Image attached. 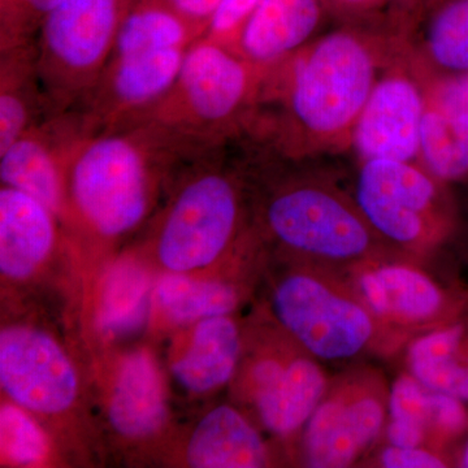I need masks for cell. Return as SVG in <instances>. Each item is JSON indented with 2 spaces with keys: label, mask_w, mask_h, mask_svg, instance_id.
I'll list each match as a JSON object with an SVG mask.
<instances>
[{
  "label": "cell",
  "mask_w": 468,
  "mask_h": 468,
  "mask_svg": "<svg viewBox=\"0 0 468 468\" xmlns=\"http://www.w3.org/2000/svg\"><path fill=\"white\" fill-rule=\"evenodd\" d=\"M165 2L205 36L220 0H165Z\"/></svg>",
  "instance_id": "35"
},
{
  "label": "cell",
  "mask_w": 468,
  "mask_h": 468,
  "mask_svg": "<svg viewBox=\"0 0 468 468\" xmlns=\"http://www.w3.org/2000/svg\"><path fill=\"white\" fill-rule=\"evenodd\" d=\"M0 441L3 462L17 467H37L48 455V436L16 403H3L0 410Z\"/></svg>",
  "instance_id": "29"
},
{
  "label": "cell",
  "mask_w": 468,
  "mask_h": 468,
  "mask_svg": "<svg viewBox=\"0 0 468 468\" xmlns=\"http://www.w3.org/2000/svg\"><path fill=\"white\" fill-rule=\"evenodd\" d=\"M387 436L397 448H419L431 426V392L414 377L399 378L389 397Z\"/></svg>",
  "instance_id": "28"
},
{
  "label": "cell",
  "mask_w": 468,
  "mask_h": 468,
  "mask_svg": "<svg viewBox=\"0 0 468 468\" xmlns=\"http://www.w3.org/2000/svg\"><path fill=\"white\" fill-rule=\"evenodd\" d=\"M241 218L236 181L218 165H199L169 203L156 236V255L168 272L189 273L217 261Z\"/></svg>",
  "instance_id": "5"
},
{
  "label": "cell",
  "mask_w": 468,
  "mask_h": 468,
  "mask_svg": "<svg viewBox=\"0 0 468 468\" xmlns=\"http://www.w3.org/2000/svg\"><path fill=\"white\" fill-rule=\"evenodd\" d=\"M272 307L280 324L311 356L320 359L356 356L374 332L367 310L303 273L285 277L276 286Z\"/></svg>",
  "instance_id": "8"
},
{
  "label": "cell",
  "mask_w": 468,
  "mask_h": 468,
  "mask_svg": "<svg viewBox=\"0 0 468 468\" xmlns=\"http://www.w3.org/2000/svg\"><path fill=\"white\" fill-rule=\"evenodd\" d=\"M155 301L169 320L186 324L229 315L239 303V294L226 282L169 272L156 282Z\"/></svg>",
  "instance_id": "26"
},
{
  "label": "cell",
  "mask_w": 468,
  "mask_h": 468,
  "mask_svg": "<svg viewBox=\"0 0 468 468\" xmlns=\"http://www.w3.org/2000/svg\"><path fill=\"white\" fill-rule=\"evenodd\" d=\"M260 3L261 0H220L203 37L234 51L243 27Z\"/></svg>",
  "instance_id": "31"
},
{
  "label": "cell",
  "mask_w": 468,
  "mask_h": 468,
  "mask_svg": "<svg viewBox=\"0 0 468 468\" xmlns=\"http://www.w3.org/2000/svg\"><path fill=\"white\" fill-rule=\"evenodd\" d=\"M186 462L197 468L264 467L267 448L241 412L221 405L208 411L194 428L186 446Z\"/></svg>",
  "instance_id": "20"
},
{
  "label": "cell",
  "mask_w": 468,
  "mask_h": 468,
  "mask_svg": "<svg viewBox=\"0 0 468 468\" xmlns=\"http://www.w3.org/2000/svg\"><path fill=\"white\" fill-rule=\"evenodd\" d=\"M241 338L228 315L197 323L189 345L171 371L187 392L205 394L217 390L233 378L239 363Z\"/></svg>",
  "instance_id": "21"
},
{
  "label": "cell",
  "mask_w": 468,
  "mask_h": 468,
  "mask_svg": "<svg viewBox=\"0 0 468 468\" xmlns=\"http://www.w3.org/2000/svg\"><path fill=\"white\" fill-rule=\"evenodd\" d=\"M124 261L113 268L104 282L100 309L101 328L126 335L143 325L149 304V279L143 268Z\"/></svg>",
  "instance_id": "27"
},
{
  "label": "cell",
  "mask_w": 468,
  "mask_h": 468,
  "mask_svg": "<svg viewBox=\"0 0 468 468\" xmlns=\"http://www.w3.org/2000/svg\"><path fill=\"white\" fill-rule=\"evenodd\" d=\"M249 384L261 423L277 436L292 435L304 426L326 388L322 368L304 356L261 359Z\"/></svg>",
  "instance_id": "14"
},
{
  "label": "cell",
  "mask_w": 468,
  "mask_h": 468,
  "mask_svg": "<svg viewBox=\"0 0 468 468\" xmlns=\"http://www.w3.org/2000/svg\"><path fill=\"white\" fill-rule=\"evenodd\" d=\"M162 375L147 351L129 354L122 365L109 403V420L120 436L143 440L155 435L167 420Z\"/></svg>",
  "instance_id": "17"
},
{
  "label": "cell",
  "mask_w": 468,
  "mask_h": 468,
  "mask_svg": "<svg viewBox=\"0 0 468 468\" xmlns=\"http://www.w3.org/2000/svg\"><path fill=\"white\" fill-rule=\"evenodd\" d=\"M202 154L144 119L84 134L68 156L67 214L101 239L125 236L149 214L168 169Z\"/></svg>",
  "instance_id": "2"
},
{
  "label": "cell",
  "mask_w": 468,
  "mask_h": 468,
  "mask_svg": "<svg viewBox=\"0 0 468 468\" xmlns=\"http://www.w3.org/2000/svg\"><path fill=\"white\" fill-rule=\"evenodd\" d=\"M0 384L12 402L42 415L66 412L80 390L66 350L48 332L27 325L2 329Z\"/></svg>",
  "instance_id": "10"
},
{
  "label": "cell",
  "mask_w": 468,
  "mask_h": 468,
  "mask_svg": "<svg viewBox=\"0 0 468 468\" xmlns=\"http://www.w3.org/2000/svg\"><path fill=\"white\" fill-rule=\"evenodd\" d=\"M187 48L111 55L75 113L86 134L128 124L149 112L177 79Z\"/></svg>",
  "instance_id": "9"
},
{
  "label": "cell",
  "mask_w": 468,
  "mask_h": 468,
  "mask_svg": "<svg viewBox=\"0 0 468 468\" xmlns=\"http://www.w3.org/2000/svg\"><path fill=\"white\" fill-rule=\"evenodd\" d=\"M264 220L280 242L323 260H354L372 242V228L358 206L315 184L280 189L267 202Z\"/></svg>",
  "instance_id": "7"
},
{
  "label": "cell",
  "mask_w": 468,
  "mask_h": 468,
  "mask_svg": "<svg viewBox=\"0 0 468 468\" xmlns=\"http://www.w3.org/2000/svg\"><path fill=\"white\" fill-rule=\"evenodd\" d=\"M384 418V405L377 394L353 387L320 402L306 423L307 464L350 466L381 432Z\"/></svg>",
  "instance_id": "13"
},
{
  "label": "cell",
  "mask_w": 468,
  "mask_h": 468,
  "mask_svg": "<svg viewBox=\"0 0 468 468\" xmlns=\"http://www.w3.org/2000/svg\"><path fill=\"white\" fill-rule=\"evenodd\" d=\"M431 392V426L443 439L460 436L468 430L467 403L440 392Z\"/></svg>",
  "instance_id": "32"
},
{
  "label": "cell",
  "mask_w": 468,
  "mask_h": 468,
  "mask_svg": "<svg viewBox=\"0 0 468 468\" xmlns=\"http://www.w3.org/2000/svg\"><path fill=\"white\" fill-rule=\"evenodd\" d=\"M57 215L33 197L0 189V272L14 282L29 279L57 245Z\"/></svg>",
  "instance_id": "16"
},
{
  "label": "cell",
  "mask_w": 468,
  "mask_h": 468,
  "mask_svg": "<svg viewBox=\"0 0 468 468\" xmlns=\"http://www.w3.org/2000/svg\"><path fill=\"white\" fill-rule=\"evenodd\" d=\"M381 464L387 468H442L445 461L420 448H397L390 445L381 454Z\"/></svg>",
  "instance_id": "34"
},
{
  "label": "cell",
  "mask_w": 468,
  "mask_h": 468,
  "mask_svg": "<svg viewBox=\"0 0 468 468\" xmlns=\"http://www.w3.org/2000/svg\"><path fill=\"white\" fill-rule=\"evenodd\" d=\"M137 0H61L36 39L37 70L51 116L70 112L91 90Z\"/></svg>",
  "instance_id": "4"
},
{
  "label": "cell",
  "mask_w": 468,
  "mask_h": 468,
  "mask_svg": "<svg viewBox=\"0 0 468 468\" xmlns=\"http://www.w3.org/2000/svg\"><path fill=\"white\" fill-rule=\"evenodd\" d=\"M270 68L202 37L187 48L167 94L140 119L194 150L217 149L234 132L250 125Z\"/></svg>",
  "instance_id": "3"
},
{
  "label": "cell",
  "mask_w": 468,
  "mask_h": 468,
  "mask_svg": "<svg viewBox=\"0 0 468 468\" xmlns=\"http://www.w3.org/2000/svg\"><path fill=\"white\" fill-rule=\"evenodd\" d=\"M441 181L415 162L365 160L356 205L375 232L401 245L432 239L449 227Z\"/></svg>",
  "instance_id": "6"
},
{
  "label": "cell",
  "mask_w": 468,
  "mask_h": 468,
  "mask_svg": "<svg viewBox=\"0 0 468 468\" xmlns=\"http://www.w3.org/2000/svg\"><path fill=\"white\" fill-rule=\"evenodd\" d=\"M203 34L165 0H137L117 34L113 54L189 48Z\"/></svg>",
  "instance_id": "25"
},
{
  "label": "cell",
  "mask_w": 468,
  "mask_h": 468,
  "mask_svg": "<svg viewBox=\"0 0 468 468\" xmlns=\"http://www.w3.org/2000/svg\"><path fill=\"white\" fill-rule=\"evenodd\" d=\"M408 55L424 82L468 73V0H435Z\"/></svg>",
  "instance_id": "19"
},
{
  "label": "cell",
  "mask_w": 468,
  "mask_h": 468,
  "mask_svg": "<svg viewBox=\"0 0 468 468\" xmlns=\"http://www.w3.org/2000/svg\"><path fill=\"white\" fill-rule=\"evenodd\" d=\"M461 466L468 468V440L464 445L463 452H462Z\"/></svg>",
  "instance_id": "37"
},
{
  "label": "cell",
  "mask_w": 468,
  "mask_h": 468,
  "mask_svg": "<svg viewBox=\"0 0 468 468\" xmlns=\"http://www.w3.org/2000/svg\"><path fill=\"white\" fill-rule=\"evenodd\" d=\"M383 55L374 38L349 27L314 39L271 67L258 107L270 106L272 117L261 133L268 131L285 156L351 146Z\"/></svg>",
  "instance_id": "1"
},
{
  "label": "cell",
  "mask_w": 468,
  "mask_h": 468,
  "mask_svg": "<svg viewBox=\"0 0 468 468\" xmlns=\"http://www.w3.org/2000/svg\"><path fill=\"white\" fill-rule=\"evenodd\" d=\"M427 101L443 109L468 112V73L426 82Z\"/></svg>",
  "instance_id": "33"
},
{
  "label": "cell",
  "mask_w": 468,
  "mask_h": 468,
  "mask_svg": "<svg viewBox=\"0 0 468 468\" xmlns=\"http://www.w3.org/2000/svg\"><path fill=\"white\" fill-rule=\"evenodd\" d=\"M466 324L454 323L418 338L409 350L411 375L428 390L468 405V363L458 354Z\"/></svg>",
  "instance_id": "23"
},
{
  "label": "cell",
  "mask_w": 468,
  "mask_h": 468,
  "mask_svg": "<svg viewBox=\"0 0 468 468\" xmlns=\"http://www.w3.org/2000/svg\"><path fill=\"white\" fill-rule=\"evenodd\" d=\"M85 134L73 112L48 116L0 151V180L33 197L58 218L67 214L66 168L70 149Z\"/></svg>",
  "instance_id": "12"
},
{
  "label": "cell",
  "mask_w": 468,
  "mask_h": 468,
  "mask_svg": "<svg viewBox=\"0 0 468 468\" xmlns=\"http://www.w3.org/2000/svg\"><path fill=\"white\" fill-rule=\"evenodd\" d=\"M0 151L51 116L37 70L34 42L0 51Z\"/></svg>",
  "instance_id": "22"
},
{
  "label": "cell",
  "mask_w": 468,
  "mask_h": 468,
  "mask_svg": "<svg viewBox=\"0 0 468 468\" xmlns=\"http://www.w3.org/2000/svg\"><path fill=\"white\" fill-rule=\"evenodd\" d=\"M426 110V82L414 67L410 63L388 66L360 113L351 146L362 162H417Z\"/></svg>",
  "instance_id": "11"
},
{
  "label": "cell",
  "mask_w": 468,
  "mask_h": 468,
  "mask_svg": "<svg viewBox=\"0 0 468 468\" xmlns=\"http://www.w3.org/2000/svg\"><path fill=\"white\" fill-rule=\"evenodd\" d=\"M360 294L368 309L380 318L399 323H421L451 307L445 292L430 277L403 266H381L366 271L359 279Z\"/></svg>",
  "instance_id": "18"
},
{
  "label": "cell",
  "mask_w": 468,
  "mask_h": 468,
  "mask_svg": "<svg viewBox=\"0 0 468 468\" xmlns=\"http://www.w3.org/2000/svg\"><path fill=\"white\" fill-rule=\"evenodd\" d=\"M418 160L443 184L468 180V112L427 101Z\"/></svg>",
  "instance_id": "24"
},
{
  "label": "cell",
  "mask_w": 468,
  "mask_h": 468,
  "mask_svg": "<svg viewBox=\"0 0 468 468\" xmlns=\"http://www.w3.org/2000/svg\"><path fill=\"white\" fill-rule=\"evenodd\" d=\"M324 0H261L234 51L261 67H272L314 41Z\"/></svg>",
  "instance_id": "15"
},
{
  "label": "cell",
  "mask_w": 468,
  "mask_h": 468,
  "mask_svg": "<svg viewBox=\"0 0 468 468\" xmlns=\"http://www.w3.org/2000/svg\"><path fill=\"white\" fill-rule=\"evenodd\" d=\"M381 0H324L326 8L335 9L338 14H362L378 5Z\"/></svg>",
  "instance_id": "36"
},
{
  "label": "cell",
  "mask_w": 468,
  "mask_h": 468,
  "mask_svg": "<svg viewBox=\"0 0 468 468\" xmlns=\"http://www.w3.org/2000/svg\"><path fill=\"white\" fill-rule=\"evenodd\" d=\"M61 0H0V51L34 42Z\"/></svg>",
  "instance_id": "30"
}]
</instances>
